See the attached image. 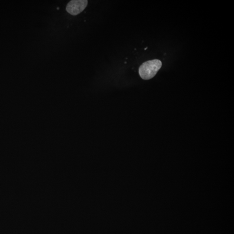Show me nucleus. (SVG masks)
I'll use <instances>...</instances> for the list:
<instances>
[{"label":"nucleus","instance_id":"1","mask_svg":"<svg viewBox=\"0 0 234 234\" xmlns=\"http://www.w3.org/2000/svg\"><path fill=\"white\" fill-rule=\"evenodd\" d=\"M162 65V62L158 59L147 61L139 67V75L143 79H150L155 77Z\"/></svg>","mask_w":234,"mask_h":234},{"label":"nucleus","instance_id":"2","mask_svg":"<svg viewBox=\"0 0 234 234\" xmlns=\"http://www.w3.org/2000/svg\"><path fill=\"white\" fill-rule=\"evenodd\" d=\"M88 3L87 0H72L68 3L66 10L72 15H77L84 11Z\"/></svg>","mask_w":234,"mask_h":234}]
</instances>
